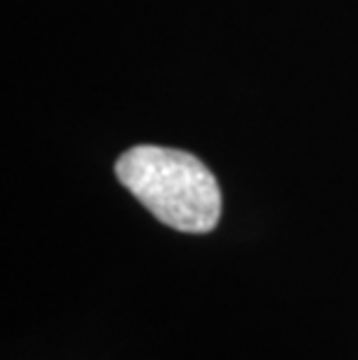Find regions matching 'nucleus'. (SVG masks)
I'll list each match as a JSON object with an SVG mask.
<instances>
[{"label": "nucleus", "instance_id": "f257e3e1", "mask_svg": "<svg viewBox=\"0 0 358 360\" xmlns=\"http://www.w3.org/2000/svg\"><path fill=\"white\" fill-rule=\"evenodd\" d=\"M138 200L179 233H210L221 217V191L210 167L188 151L138 144L114 165Z\"/></svg>", "mask_w": 358, "mask_h": 360}]
</instances>
